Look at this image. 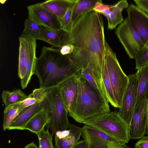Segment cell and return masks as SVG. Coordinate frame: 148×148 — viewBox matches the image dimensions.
Instances as JSON below:
<instances>
[{"instance_id":"obj_21","label":"cell","mask_w":148,"mask_h":148,"mask_svg":"<svg viewBox=\"0 0 148 148\" xmlns=\"http://www.w3.org/2000/svg\"><path fill=\"white\" fill-rule=\"evenodd\" d=\"M40 40L46 42L53 48H60L62 45L60 32H56L40 26Z\"/></svg>"},{"instance_id":"obj_20","label":"cell","mask_w":148,"mask_h":148,"mask_svg":"<svg viewBox=\"0 0 148 148\" xmlns=\"http://www.w3.org/2000/svg\"><path fill=\"white\" fill-rule=\"evenodd\" d=\"M136 73L138 85L135 106L145 96L148 90V63L137 69Z\"/></svg>"},{"instance_id":"obj_37","label":"cell","mask_w":148,"mask_h":148,"mask_svg":"<svg viewBox=\"0 0 148 148\" xmlns=\"http://www.w3.org/2000/svg\"><path fill=\"white\" fill-rule=\"evenodd\" d=\"M143 148L142 147V148Z\"/></svg>"},{"instance_id":"obj_8","label":"cell","mask_w":148,"mask_h":148,"mask_svg":"<svg viewBox=\"0 0 148 148\" xmlns=\"http://www.w3.org/2000/svg\"><path fill=\"white\" fill-rule=\"evenodd\" d=\"M81 136L87 144V148H130L92 126L85 125L82 127Z\"/></svg>"},{"instance_id":"obj_11","label":"cell","mask_w":148,"mask_h":148,"mask_svg":"<svg viewBox=\"0 0 148 148\" xmlns=\"http://www.w3.org/2000/svg\"><path fill=\"white\" fill-rule=\"evenodd\" d=\"M129 6L127 1H119L114 5L103 3L102 0H98L92 11L103 15L108 21V28L113 30L124 21L122 12L123 9Z\"/></svg>"},{"instance_id":"obj_24","label":"cell","mask_w":148,"mask_h":148,"mask_svg":"<svg viewBox=\"0 0 148 148\" xmlns=\"http://www.w3.org/2000/svg\"><path fill=\"white\" fill-rule=\"evenodd\" d=\"M21 36L28 39L40 40V26L28 18L24 21V28Z\"/></svg>"},{"instance_id":"obj_19","label":"cell","mask_w":148,"mask_h":148,"mask_svg":"<svg viewBox=\"0 0 148 148\" xmlns=\"http://www.w3.org/2000/svg\"><path fill=\"white\" fill-rule=\"evenodd\" d=\"M50 121L47 110L43 108L26 124L24 130L36 134L43 129Z\"/></svg>"},{"instance_id":"obj_6","label":"cell","mask_w":148,"mask_h":148,"mask_svg":"<svg viewBox=\"0 0 148 148\" xmlns=\"http://www.w3.org/2000/svg\"><path fill=\"white\" fill-rule=\"evenodd\" d=\"M105 60L112 91L118 108L122 105L123 96L128 85V76L123 72L117 58L106 41Z\"/></svg>"},{"instance_id":"obj_2","label":"cell","mask_w":148,"mask_h":148,"mask_svg":"<svg viewBox=\"0 0 148 148\" xmlns=\"http://www.w3.org/2000/svg\"><path fill=\"white\" fill-rule=\"evenodd\" d=\"M80 70L68 55H63L59 48L42 47L40 56L37 58L34 74L38 77L40 88L51 89L75 75Z\"/></svg>"},{"instance_id":"obj_35","label":"cell","mask_w":148,"mask_h":148,"mask_svg":"<svg viewBox=\"0 0 148 148\" xmlns=\"http://www.w3.org/2000/svg\"><path fill=\"white\" fill-rule=\"evenodd\" d=\"M24 148H38V147L34 143L32 142L27 145Z\"/></svg>"},{"instance_id":"obj_27","label":"cell","mask_w":148,"mask_h":148,"mask_svg":"<svg viewBox=\"0 0 148 148\" xmlns=\"http://www.w3.org/2000/svg\"><path fill=\"white\" fill-rule=\"evenodd\" d=\"M75 4L69 8L63 19L59 20L61 31L66 32H70L72 31L74 25L72 20L73 12Z\"/></svg>"},{"instance_id":"obj_1","label":"cell","mask_w":148,"mask_h":148,"mask_svg":"<svg viewBox=\"0 0 148 148\" xmlns=\"http://www.w3.org/2000/svg\"><path fill=\"white\" fill-rule=\"evenodd\" d=\"M62 45L74 46L69 56L80 69L88 65L103 69L105 62L106 42L103 19L101 14L92 11L80 16L72 31H61Z\"/></svg>"},{"instance_id":"obj_15","label":"cell","mask_w":148,"mask_h":148,"mask_svg":"<svg viewBox=\"0 0 148 148\" xmlns=\"http://www.w3.org/2000/svg\"><path fill=\"white\" fill-rule=\"evenodd\" d=\"M82 127L71 124L68 130L57 132L54 135L56 148H71L81 136Z\"/></svg>"},{"instance_id":"obj_18","label":"cell","mask_w":148,"mask_h":148,"mask_svg":"<svg viewBox=\"0 0 148 148\" xmlns=\"http://www.w3.org/2000/svg\"><path fill=\"white\" fill-rule=\"evenodd\" d=\"M78 0H49L40 2L44 8L56 16L59 20L62 19L67 10L75 5Z\"/></svg>"},{"instance_id":"obj_17","label":"cell","mask_w":148,"mask_h":148,"mask_svg":"<svg viewBox=\"0 0 148 148\" xmlns=\"http://www.w3.org/2000/svg\"><path fill=\"white\" fill-rule=\"evenodd\" d=\"M43 108L42 102L25 108L12 121L7 129L24 130L27 123Z\"/></svg>"},{"instance_id":"obj_34","label":"cell","mask_w":148,"mask_h":148,"mask_svg":"<svg viewBox=\"0 0 148 148\" xmlns=\"http://www.w3.org/2000/svg\"><path fill=\"white\" fill-rule=\"evenodd\" d=\"M145 97L147 99V125L146 127V134H147V135L148 136V90L147 91L146 95Z\"/></svg>"},{"instance_id":"obj_32","label":"cell","mask_w":148,"mask_h":148,"mask_svg":"<svg viewBox=\"0 0 148 148\" xmlns=\"http://www.w3.org/2000/svg\"><path fill=\"white\" fill-rule=\"evenodd\" d=\"M135 148H148V136H144L135 144Z\"/></svg>"},{"instance_id":"obj_31","label":"cell","mask_w":148,"mask_h":148,"mask_svg":"<svg viewBox=\"0 0 148 148\" xmlns=\"http://www.w3.org/2000/svg\"><path fill=\"white\" fill-rule=\"evenodd\" d=\"M137 6L148 15V0H135Z\"/></svg>"},{"instance_id":"obj_14","label":"cell","mask_w":148,"mask_h":148,"mask_svg":"<svg viewBox=\"0 0 148 148\" xmlns=\"http://www.w3.org/2000/svg\"><path fill=\"white\" fill-rule=\"evenodd\" d=\"M80 74L69 78L58 86L69 114L73 113L74 110L78 93V80Z\"/></svg>"},{"instance_id":"obj_26","label":"cell","mask_w":148,"mask_h":148,"mask_svg":"<svg viewBox=\"0 0 148 148\" xmlns=\"http://www.w3.org/2000/svg\"><path fill=\"white\" fill-rule=\"evenodd\" d=\"M19 41L18 75L21 79L25 77L26 74L27 61L24 38L20 36L19 38Z\"/></svg>"},{"instance_id":"obj_29","label":"cell","mask_w":148,"mask_h":148,"mask_svg":"<svg viewBox=\"0 0 148 148\" xmlns=\"http://www.w3.org/2000/svg\"><path fill=\"white\" fill-rule=\"evenodd\" d=\"M135 59L136 69L148 63V40L138 52Z\"/></svg>"},{"instance_id":"obj_13","label":"cell","mask_w":148,"mask_h":148,"mask_svg":"<svg viewBox=\"0 0 148 148\" xmlns=\"http://www.w3.org/2000/svg\"><path fill=\"white\" fill-rule=\"evenodd\" d=\"M126 11L130 23L145 43L148 40V15L133 4L130 5Z\"/></svg>"},{"instance_id":"obj_4","label":"cell","mask_w":148,"mask_h":148,"mask_svg":"<svg viewBox=\"0 0 148 148\" xmlns=\"http://www.w3.org/2000/svg\"><path fill=\"white\" fill-rule=\"evenodd\" d=\"M42 102L50 118L46 126L47 130H51L53 135L58 131L66 130L70 127L71 124L68 121V112L58 86L50 89Z\"/></svg>"},{"instance_id":"obj_16","label":"cell","mask_w":148,"mask_h":148,"mask_svg":"<svg viewBox=\"0 0 148 148\" xmlns=\"http://www.w3.org/2000/svg\"><path fill=\"white\" fill-rule=\"evenodd\" d=\"M24 38L27 65L25 75L23 78L21 79V85L23 89L27 87L30 82L32 76L34 75L35 65L37 58L36 56L37 47L36 40Z\"/></svg>"},{"instance_id":"obj_5","label":"cell","mask_w":148,"mask_h":148,"mask_svg":"<svg viewBox=\"0 0 148 148\" xmlns=\"http://www.w3.org/2000/svg\"><path fill=\"white\" fill-rule=\"evenodd\" d=\"M116 140L126 144L130 140L129 127L118 112L110 111L89 118L84 122Z\"/></svg>"},{"instance_id":"obj_7","label":"cell","mask_w":148,"mask_h":148,"mask_svg":"<svg viewBox=\"0 0 148 148\" xmlns=\"http://www.w3.org/2000/svg\"><path fill=\"white\" fill-rule=\"evenodd\" d=\"M115 33L130 58L135 59L145 43L127 17L119 25Z\"/></svg>"},{"instance_id":"obj_10","label":"cell","mask_w":148,"mask_h":148,"mask_svg":"<svg viewBox=\"0 0 148 148\" xmlns=\"http://www.w3.org/2000/svg\"><path fill=\"white\" fill-rule=\"evenodd\" d=\"M147 111V101L145 96L135 106L129 127L130 139H141L146 134Z\"/></svg>"},{"instance_id":"obj_9","label":"cell","mask_w":148,"mask_h":148,"mask_svg":"<svg viewBox=\"0 0 148 148\" xmlns=\"http://www.w3.org/2000/svg\"><path fill=\"white\" fill-rule=\"evenodd\" d=\"M129 82L119 108V115L130 127L134 113L137 95L138 80L136 73L128 75Z\"/></svg>"},{"instance_id":"obj_36","label":"cell","mask_w":148,"mask_h":148,"mask_svg":"<svg viewBox=\"0 0 148 148\" xmlns=\"http://www.w3.org/2000/svg\"><path fill=\"white\" fill-rule=\"evenodd\" d=\"M109 148H116V147H109Z\"/></svg>"},{"instance_id":"obj_33","label":"cell","mask_w":148,"mask_h":148,"mask_svg":"<svg viewBox=\"0 0 148 148\" xmlns=\"http://www.w3.org/2000/svg\"><path fill=\"white\" fill-rule=\"evenodd\" d=\"M71 148H87V145L85 140H81L78 141Z\"/></svg>"},{"instance_id":"obj_3","label":"cell","mask_w":148,"mask_h":148,"mask_svg":"<svg viewBox=\"0 0 148 148\" xmlns=\"http://www.w3.org/2000/svg\"><path fill=\"white\" fill-rule=\"evenodd\" d=\"M78 88L74 111L69 114L76 122L83 123L89 118L110 111L108 103L80 74Z\"/></svg>"},{"instance_id":"obj_25","label":"cell","mask_w":148,"mask_h":148,"mask_svg":"<svg viewBox=\"0 0 148 148\" xmlns=\"http://www.w3.org/2000/svg\"><path fill=\"white\" fill-rule=\"evenodd\" d=\"M21 102L5 107L3 123V128L4 130L7 129L12 121L25 108L22 106Z\"/></svg>"},{"instance_id":"obj_12","label":"cell","mask_w":148,"mask_h":148,"mask_svg":"<svg viewBox=\"0 0 148 148\" xmlns=\"http://www.w3.org/2000/svg\"><path fill=\"white\" fill-rule=\"evenodd\" d=\"M28 18L40 26L54 31L60 32L58 18L43 7L40 2L27 6Z\"/></svg>"},{"instance_id":"obj_22","label":"cell","mask_w":148,"mask_h":148,"mask_svg":"<svg viewBox=\"0 0 148 148\" xmlns=\"http://www.w3.org/2000/svg\"><path fill=\"white\" fill-rule=\"evenodd\" d=\"M27 97L21 90L17 89L12 91L3 90L1 94L2 102L5 107L24 101Z\"/></svg>"},{"instance_id":"obj_23","label":"cell","mask_w":148,"mask_h":148,"mask_svg":"<svg viewBox=\"0 0 148 148\" xmlns=\"http://www.w3.org/2000/svg\"><path fill=\"white\" fill-rule=\"evenodd\" d=\"M98 0H78L73 12L72 20L74 23L82 15L93 11Z\"/></svg>"},{"instance_id":"obj_28","label":"cell","mask_w":148,"mask_h":148,"mask_svg":"<svg viewBox=\"0 0 148 148\" xmlns=\"http://www.w3.org/2000/svg\"><path fill=\"white\" fill-rule=\"evenodd\" d=\"M36 134L39 140L38 148H54L52 142L53 134L48 130H45L43 129Z\"/></svg>"},{"instance_id":"obj_30","label":"cell","mask_w":148,"mask_h":148,"mask_svg":"<svg viewBox=\"0 0 148 148\" xmlns=\"http://www.w3.org/2000/svg\"><path fill=\"white\" fill-rule=\"evenodd\" d=\"M60 53L63 55H69L73 52L74 47L71 44H66L62 45L59 48Z\"/></svg>"}]
</instances>
